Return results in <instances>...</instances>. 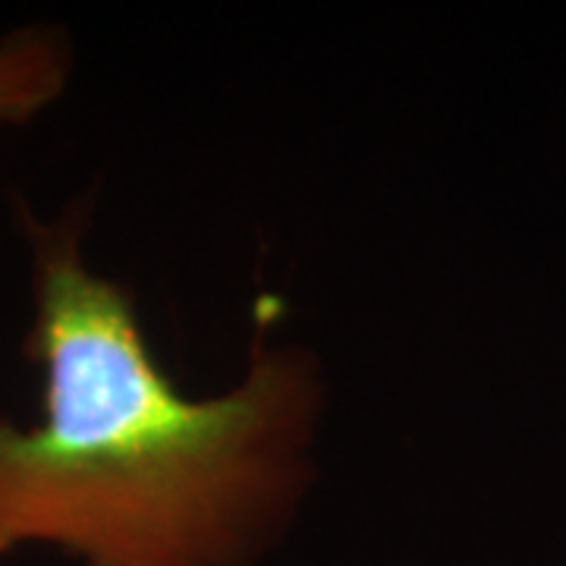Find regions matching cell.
<instances>
[{"label":"cell","mask_w":566,"mask_h":566,"mask_svg":"<svg viewBox=\"0 0 566 566\" xmlns=\"http://www.w3.org/2000/svg\"><path fill=\"white\" fill-rule=\"evenodd\" d=\"M25 359L39 422L0 419V557L54 547L80 566H249L303 501L322 416L318 365L252 349L240 385L186 397L133 293L82 255V214L41 223Z\"/></svg>","instance_id":"1"},{"label":"cell","mask_w":566,"mask_h":566,"mask_svg":"<svg viewBox=\"0 0 566 566\" xmlns=\"http://www.w3.org/2000/svg\"><path fill=\"white\" fill-rule=\"evenodd\" d=\"M70 73V41L48 25L0 39V126L39 117L66 92Z\"/></svg>","instance_id":"2"}]
</instances>
